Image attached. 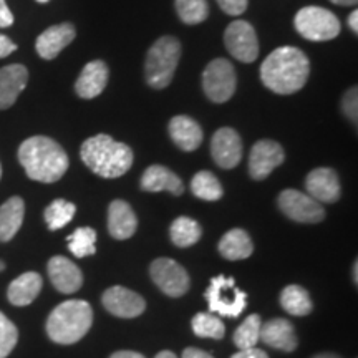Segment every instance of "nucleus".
<instances>
[{"label": "nucleus", "mask_w": 358, "mask_h": 358, "mask_svg": "<svg viewBox=\"0 0 358 358\" xmlns=\"http://www.w3.org/2000/svg\"><path fill=\"white\" fill-rule=\"evenodd\" d=\"M310 62L301 48L279 47L268 55L261 66V80L271 92L292 95L307 83Z\"/></svg>", "instance_id": "1"}, {"label": "nucleus", "mask_w": 358, "mask_h": 358, "mask_svg": "<svg viewBox=\"0 0 358 358\" xmlns=\"http://www.w3.org/2000/svg\"><path fill=\"white\" fill-rule=\"evenodd\" d=\"M19 161L27 176L38 182H57L69 169L65 150L48 136H32L19 148Z\"/></svg>", "instance_id": "2"}, {"label": "nucleus", "mask_w": 358, "mask_h": 358, "mask_svg": "<svg viewBox=\"0 0 358 358\" xmlns=\"http://www.w3.org/2000/svg\"><path fill=\"white\" fill-rule=\"evenodd\" d=\"M83 163L101 178H120L131 168L133 151L124 143L115 141L108 134H96L82 145Z\"/></svg>", "instance_id": "3"}, {"label": "nucleus", "mask_w": 358, "mask_h": 358, "mask_svg": "<svg viewBox=\"0 0 358 358\" xmlns=\"http://www.w3.org/2000/svg\"><path fill=\"white\" fill-rule=\"evenodd\" d=\"M93 310L85 301H66L53 308L47 320V334L55 343L71 345L82 340L92 327Z\"/></svg>", "instance_id": "4"}, {"label": "nucleus", "mask_w": 358, "mask_h": 358, "mask_svg": "<svg viewBox=\"0 0 358 358\" xmlns=\"http://www.w3.org/2000/svg\"><path fill=\"white\" fill-rule=\"evenodd\" d=\"M181 58V43L174 37H161L153 43L146 57V80L156 90L166 88L174 77Z\"/></svg>", "instance_id": "5"}, {"label": "nucleus", "mask_w": 358, "mask_h": 358, "mask_svg": "<svg viewBox=\"0 0 358 358\" xmlns=\"http://www.w3.org/2000/svg\"><path fill=\"white\" fill-rule=\"evenodd\" d=\"M204 297L208 299L211 312L219 313L221 317H239L248 306V295L236 287V280L232 277H214Z\"/></svg>", "instance_id": "6"}, {"label": "nucleus", "mask_w": 358, "mask_h": 358, "mask_svg": "<svg viewBox=\"0 0 358 358\" xmlns=\"http://www.w3.org/2000/svg\"><path fill=\"white\" fill-rule=\"evenodd\" d=\"M295 30L312 42H327L340 34V20L322 7H303L295 15Z\"/></svg>", "instance_id": "7"}, {"label": "nucleus", "mask_w": 358, "mask_h": 358, "mask_svg": "<svg viewBox=\"0 0 358 358\" xmlns=\"http://www.w3.org/2000/svg\"><path fill=\"white\" fill-rule=\"evenodd\" d=\"M203 88L214 103H226L236 92V71L226 58H216L206 66L203 73Z\"/></svg>", "instance_id": "8"}, {"label": "nucleus", "mask_w": 358, "mask_h": 358, "mask_svg": "<svg viewBox=\"0 0 358 358\" xmlns=\"http://www.w3.org/2000/svg\"><path fill=\"white\" fill-rule=\"evenodd\" d=\"M279 208L295 222L315 224L325 217L324 206L297 189H285L279 196Z\"/></svg>", "instance_id": "9"}, {"label": "nucleus", "mask_w": 358, "mask_h": 358, "mask_svg": "<svg viewBox=\"0 0 358 358\" xmlns=\"http://www.w3.org/2000/svg\"><path fill=\"white\" fill-rule=\"evenodd\" d=\"M224 43L234 58L250 64L259 55V38L254 27L245 20H236L226 29Z\"/></svg>", "instance_id": "10"}, {"label": "nucleus", "mask_w": 358, "mask_h": 358, "mask_svg": "<svg viewBox=\"0 0 358 358\" xmlns=\"http://www.w3.org/2000/svg\"><path fill=\"white\" fill-rule=\"evenodd\" d=\"M151 279L169 297H181L189 289V275L186 268L173 259L161 257L151 264Z\"/></svg>", "instance_id": "11"}, {"label": "nucleus", "mask_w": 358, "mask_h": 358, "mask_svg": "<svg viewBox=\"0 0 358 358\" xmlns=\"http://www.w3.org/2000/svg\"><path fill=\"white\" fill-rule=\"evenodd\" d=\"M285 155L279 143L261 140L252 146L249 155V173L257 181L266 179L277 166L284 163Z\"/></svg>", "instance_id": "12"}, {"label": "nucleus", "mask_w": 358, "mask_h": 358, "mask_svg": "<svg viewBox=\"0 0 358 358\" xmlns=\"http://www.w3.org/2000/svg\"><path fill=\"white\" fill-rule=\"evenodd\" d=\"M214 163L222 169H232L243 159V141L232 128H221L214 133L211 141Z\"/></svg>", "instance_id": "13"}, {"label": "nucleus", "mask_w": 358, "mask_h": 358, "mask_svg": "<svg viewBox=\"0 0 358 358\" xmlns=\"http://www.w3.org/2000/svg\"><path fill=\"white\" fill-rule=\"evenodd\" d=\"M101 301L106 310L120 319H134L146 308V302L141 295L124 287H110L103 294Z\"/></svg>", "instance_id": "14"}, {"label": "nucleus", "mask_w": 358, "mask_h": 358, "mask_svg": "<svg viewBox=\"0 0 358 358\" xmlns=\"http://www.w3.org/2000/svg\"><path fill=\"white\" fill-rule=\"evenodd\" d=\"M48 277L53 287L62 294H73L83 285L82 271L75 266L70 259L64 256H55L48 261Z\"/></svg>", "instance_id": "15"}, {"label": "nucleus", "mask_w": 358, "mask_h": 358, "mask_svg": "<svg viewBox=\"0 0 358 358\" xmlns=\"http://www.w3.org/2000/svg\"><path fill=\"white\" fill-rule=\"evenodd\" d=\"M306 187L317 203H335L340 198V181L337 173L330 168H317L308 173Z\"/></svg>", "instance_id": "16"}, {"label": "nucleus", "mask_w": 358, "mask_h": 358, "mask_svg": "<svg viewBox=\"0 0 358 358\" xmlns=\"http://www.w3.org/2000/svg\"><path fill=\"white\" fill-rule=\"evenodd\" d=\"M29 83V70L20 64L0 69V110L10 108Z\"/></svg>", "instance_id": "17"}, {"label": "nucleus", "mask_w": 358, "mask_h": 358, "mask_svg": "<svg viewBox=\"0 0 358 358\" xmlns=\"http://www.w3.org/2000/svg\"><path fill=\"white\" fill-rule=\"evenodd\" d=\"M75 32L73 25L71 24H58L52 25L50 29L45 30L43 34L38 35L37 42H35V48L37 53L45 60H53V58L60 55V52L65 47L73 42Z\"/></svg>", "instance_id": "18"}, {"label": "nucleus", "mask_w": 358, "mask_h": 358, "mask_svg": "<svg viewBox=\"0 0 358 358\" xmlns=\"http://www.w3.org/2000/svg\"><path fill=\"white\" fill-rule=\"evenodd\" d=\"M108 77L110 70L105 62H90V64L85 65L77 83H75V92H77L78 96L85 98V100L95 98L103 93L106 83H108Z\"/></svg>", "instance_id": "19"}, {"label": "nucleus", "mask_w": 358, "mask_h": 358, "mask_svg": "<svg viewBox=\"0 0 358 358\" xmlns=\"http://www.w3.org/2000/svg\"><path fill=\"white\" fill-rule=\"evenodd\" d=\"M261 340L277 350L294 352L299 345L294 325L285 319H272L261 327Z\"/></svg>", "instance_id": "20"}, {"label": "nucleus", "mask_w": 358, "mask_h": 358, "mask_svg": "<svg viewBox=\"0 0 358 358\" xmlns=\"http://www.w3.org/2000/svg\"><path fill=\"white\" fill-rule=\"evenodd\" d=\"M138 227L136 214L131 206L122 199H116L108 208V232L113 239H129Z\"/></svg>", "instance_id": "21"}, {"label": "nucleus", "mask_w": 358, "mask_h": 358, "mask_svg": "<svg viewBox=\"0 0 358 358\" xmlns=\"http://www.w3.org/2000/svg\"><path fill=\"white\" fill-rule=\"evenodd\" d=\"M140 185L141 189L148 192L169 191L174 196H181L185 192L181 178L176 176L171 169L159 166V164H153V166H150L143 173Z\"/></svg>", "instance_id": "22"}, {"label": "nucleus", "mask_w": 358, "mask_h": 358, "mask_svg": "<svg viewBox=\"0 0 358 358\" xmlns=\"http://www.w3.org/2000/svg\"><path fill=\"white\" fill-rule=\"evenodd\" d=\"M169 136L182 151L198 150L203 143V129L189 116H174L169 122Z\"/></svg>", "instance_id": "23"}, {"label": "nucleus", "mask_w": 358, "mask_h": 358, "mask_svg": "<svg viewBox=\"0 0 358 358\" xmlns=\"http://www.w3.org/2000/svg\"><path fill=\"white\" fill-rule=\"evenodd\" d=\"M42 285H43L42 275L37 274V272H25V274L19 275L17 279H13L12 284L8 285L7 289L8 302L17 307L30 306V303L37 299L40 290H42Z\"/></svg>", "instance_id": "24"}, {"label": "nucleus", "mask_w": 358, "mask_h": 358, "mask_svg": "<svg viewBox=\"0 0 358 358\" xmlns=\"http://www.w3.org/2000/svg\"><path fill=\"white\" fill-rule=\"evenodd\" d=\"M24 214L25 204L19 196H13L0 206V243H8L20 231Z\"/></svg>", "instance_id": "25"}, {"label": "nucleus", "mask_w": 358, "mask_h": 358, "mask_svg": "<svg viewBox=\"0 0 358 358\" xmlns=\"http://www.w3.org/2000/svg\"><path fill=\"white\" fill-rule=\"evenodd\" d=\"M254 244L243 229H232L219 241V252L227 261H243L252 256Z\"/></svg>", "instance_id": "26"}, {"label": "nucleus", "mask_w": 358, "mask_h": 358, "mask_svg": "<svg viewBox=\"0 0 358 358\" xmlns=\"http://www.w3.org/2000/svg\"><path fill=\"white\" fill-rule=\"evenodd\" d=\"M280 306L295 317H306L312 312V299L301 285H287L280 294Z\"/></svg>", "instance_id": "27"}, {"label": "nucleus", "mask_w": 358, "mask_h": 358, "mask_svg": "<svg viewBox=\"0 0 358 358\" xmlns=\"http://www.w3.org/2000/svg\"><path fill=\"white\" fill-rule=\"evenodd\" d=\"M203 229L194 219L181 216L171 224V229H169V236L171 241L178 248H191L201 239Z\"/></svg>", "instance_id": "28"}, {"label": "nucleus", "mask_w": 358, "mask_h": 358, "mask_svg": "<svg viewBox=\"0 0 358 358\" xmlns=\"http://www.w3.org/2000/svg\"><path fill=\"white\" fill-rule=\"evenodd\" d=\"M75 213H77V206L73 203L65 199H55L52 204L47 206L43 217L48 229L57 231L65 227L75 217Z\"/></svg>", "instance_id": "29"}, {"label": "nucleus", "mask_w": 358, "mask_h": 358, "mask_svg": "<svg viewBox=\"0 0 358 358\" xmlns=\"http://www.w3.org/2000/svg\"><path fill=\"white\" fill-rule=\"evenodd\" d=\"M191 191L196 198L204 201H217L222 198V186L211 171H199L192 178Z\"/></svg>", "instance_id": "30"}, {"label": "nucleus", "mask_w": 358, "mask_h": 358, "mask_svg": "<svg viewBox=\"0 0 358 358\" xmlns=\"http://www.w3.org/2000/svg\"><path fill=\"white\" fill-rule=\"evenodd\" d=\"M261 317L249 315L243 324L237 327L234 332V343L239 350H244V348H252L257 345V342L261 340Z\"/></svg>", "instance_id": "31"}, {"label": "nucleus", "mask_w": 358, "mask_h": 358, "mask_svg": "<svg viewBox=\"0 0 358 358\" xmlns=\"http://www.w3.org/2000/svg\"><path fill=\"white\" fill-rule=\"evenodd\" d=\"M96 231L92 227H78L73 234L69 236V249L75 257L82 259L93 256L96 252Z\"/></svg>", "instance_id": "32"}, {"label": "nucleus", "mask_w": 358, "mask_h": 358, "mask_svg": "<svg viewBox=\"0 0 358 358\" xmlns=\"http://www.w3.org/2000/svg\"><path fill=\"white\" fill-rule=\"evenodd\" d=\"M192 332H194L201 338H214L221 340L226 332L222 320L217 317L211 315V313H198L191 322Z\"/></svg>", "instance_id": "33"}, {"label": "nucleus", "mask_w": 358, "mask_h": 358, "mask_svg": "<svg viewBox=\"0 0 358 358\" xmlns=\"http://www.w3.org/2000/svg\"><path fill=\"white\" fill-rule=\"evenodd\" d=\"M176 12L185 24L198 25L209 15V6L206 0H176Z\"/></svg>", "instance_id": "34"}, {"label": "nucleus", "mask_w": 358, "mask_h": 358, "mask_svg": "<svg viewBox=\"0 0 358 358\" xmlns=\"http://www.w3.org/2000/svg\"><path fill=\"white\" fill-rule=\"evenodd\" d=\"M19 342V330L0 312V358H7Z\"/></svg>", "instance_id": "35"}, {"label": "nucleus", "mask_w": 358, "mask_h": 358, "mask_svg": "<svg viewBox=\"0 0 358 358\" xmlns=\"http://www.w3.org/2000/svg\"><path fill=\"white\" fill-rule=\"evenodd\" d=\"M342 110L343 113L348 116V120H352L353 123H357V111H358V95H357V87L348 90L342 100Z\"/></svg>", "instance_id": "36"}, {"label": "nucleus", "mask_w": 358, "mask_h": 358, "mask_svg": "<svg viewBox=\"0 0 358 358\" xmlns=\"http://www.w3.org/2000/svg\"><path fill=\"white\" fill-rule=\"evenodd\" d=\"M227 15H241L249 6V0H216Z\"/></svg>", "instance_id": "37"}, {"label": "nucleus", "mask_w": 358, "mask_h": 358, "mask_svg": "<svg viewBox=\"0 0 358 358\" xmlns=\"http://www.w3.org/2000/svg\"><path fill=\"white\" fill-rule=\"evenodd\" d=\"M13 25V13L6 3V0H0V29H7Z\"/></svg>", "instance_id": "38"}, {"label": "nucleus", "mask_w": 358, "mask_h": 358, "mask_svg": "<svg viewBox=\"0 0 358 358\" xmlns=\"http://www.w3.org/2000/svg\"><path fill=\"white\" fill-rule=\"evenodd\" d=\"M231 358H268V355L261 348H244V350H239L236 355H232Z\"/></svg>", "instance_id": "39"}, {"label": "nucleus", "mask_w": 358, "mask_h": 358, "mask_svg": "<svg viewBox=\"0 0 358 358\" xmlns=\"http://www.w3.org/2000/svg\"><path fill=\"white\" fill-rule=\"evenodd\" d=\"M17 50V45L6 35L0 34V58H6Z\"/></svg>", "instance_id": "40"}, {"label": "nucleus", "mask_w": 358, "mask_h": 358, "mask_svg": "<svg viewBox=\"0 0 358 358\" xmlns=\"http://www.w3.org/2000/svg\"><path fill=\"white\" fill-rule=\"evenodd\" d=\"M181 358H214L211 353H206L204 350H199V348H186L185 352H182V357Z\"/></svg>", "instance_id": "41"}, {"label": "nucleus", "mask_w": 358, "mask_h": 358, "mask_svg": "<svg viewBox=\"0 0 358 358\" xmlns=\"http://www.w3.org/2000/svg\"><path fill=\"white\" fill-rule=\"evenodd\" d=\"M110 358H145L141 355V353H136V352H129V350H120V352H115L113 355Z\"/></svg>", "instance_id": "42"}, {"label": "nucleus", "mask_w": 358, "mask_h": 358, "mask_svg": "<svg viewBox=\"0 0 358 358\" xmlns=\"http://www.w3.org/2000/svg\"><path fill=\"white\" fill-rule=\"evenodd\" d=\"M348 25H350L353 32H358V10H353L350 13V17H348Z\"/></svg>", "instance_id": "43"}, {"label": "nucleus", "mask_w": 358, "mask_h": 358, "mask_svg": "<svg viewBox=\"0 0 358 358\" xmlns=\"http://www.w3.org/2000/svg\"><path fill=\"white\" fill-rule=\"evenodd\" d=\"M330 2L335 3V6L350 7V6H357V2H358V0H330Z\"/></svg>", "instance_id": "44"}, {"label": "nucleus", "mask_w": 358, "mask_h": 358, "mask_svg": "<svg viewBox=\"0 0 358 358\" xmlns=\"http://www.w3.org/2000/svg\"><path fill=\"white\" fill-rule=\"evenodd\" d=\"M156 358H178V357L174 355L173 352H168V350H164V352L158 353V355H156Z\"/></svg>", "instance_id": "45"}, {"label": "nucleus", "mask_w": 358, "mask_h": 358, "mask_svg": "<svg viewBox=\"0 0 358 358\" xmlns=\"http://www.w3.org/2000/svg\"><path fill=\"white\" fill-rule=\"evenodd\" d=\"M313 358H340V357L335 355V353H320V355H315Z\"/></svg>", "instance_id": "46"}, {"label": "nucleus", "mask_w": 358, "mask_h": 358, "mask_svg": "<svg viewBox=\"0 0 358 358\" xmlns=\"http://www.w3.org/2000/svg\"><path fill=\"white\" fill-rule=\"evenodd\" d=\"M357 271H358V264L355 262V264H353V282H355V284H357V282H358V279H357Z\"/></svg>", "instance_id": "47"}, {"label": "nucleus", "mask_w": 358, "mask_h": 358, "mask_svg": "<svg viewBox=\"0 0 358 358\" xmlns=\"http://www.w3.org/2000/svg\"><path fill=\"white\" fill-rule=\"evenodd\" d=\"M3 268H6V264H3L2 261H0V272H2V271H3Z\"/></svg>", "instance_id": "48"}, {"label": "nucleus", "mask_w": 358, "mask_h": 358, "mask_svg": "<svg viewBox=\"0 0 358 358\" xmlns=\"http://www.w3.org/2000/svg\"><path fill=\"white\" fill-rule=\"evenodd\" d=\"M37 2H40V3H47V2H50V0H37Z\"/></svg>", "instance_id": "49"}, {"label": "nucleus", "mask_w": 358, "mask_h": 358, "mask_svg": "<svg viewBox=\"0 0 358 358\" xmlns=\"http://www.w3.org/2000/svg\"><path fill=\"white\" fill-rule=\"evenodd\" d=\"M0 178H2V166H0Z\"/></svg>", "instance_id": "50"}]
</instances>
